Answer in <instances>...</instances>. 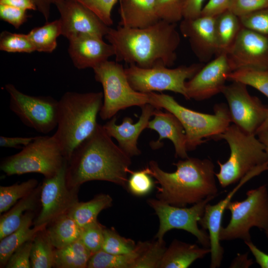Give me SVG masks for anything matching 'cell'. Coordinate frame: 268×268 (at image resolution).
Here are the masks:
<instances>
[{
  "mask_svg": "<svg viewBox=\"0 0 268 268\" xmlns=\"http://www.w3.org/2000/svg\"><path fill=\"white\" fill-rule=\"evenodd\" d=\"M139 255L133 268H159L166 250L164 239L138 242Z\"/></svg>",
  "mask_w": 268,
  "mask_h": 268,
  "instance_id": "836d02e7",
  "label": "cell"
},
{
  "mask_svg": "<svg viewBox=\"0 0 268 268\" xmlns=\"http://www.w3.org/2000/svg\"><path fill=\"white\" fill-rule=\"evenodd\" d=\"M33 239L24 243L12 253L8 260L5 268H31L30 255Z\"/></svg>",
  "mask_w": 268,
  "mask_h": 268,
  "instance_id": "f6af8a7d",
  "label": "cell"
},
{
  "mask_svg": "<svg viewBox=\"0 0 268 268\" xmlns=\"http://www.w3.org/2000/svg\"><path fill=\"white\" fill-rule=\"evenodd\" d=\"M0 4L9 5L26 10H37L33 0H0Z\"/></svg>",
  "mask_w": 268,
  "mask_h": 268,
  "instance_id": "816d5d0a",
  "label": "cell"
},
{
  "mask_svg": "<svg viewBox=\"0 0 268 268\" xmlns=\"http://www.w3.org/2000/svg\"><path fill=\"white\" fill-rule=\"evenodd\" d=\"M67 161L56 175L45 178L41 185V209L33 222L34 226L46 227L69 212L78 202L79 188L70 187L67 182Z\"/></svg>",
  "mask_w": 268,
  "mask_h": 268,
  "instance_id": "4fadbf2b",
  "label": "cell"
},
{
  "mask_svg": "<svg viewBox=\"0 0 268 268\" xmlns=\"http://www.w3.org/2000/svg\"><path fill=\"white\" fill-rule=\"evenodd\" d=\"M176 26L162 20L142 28L119 25L116 28L110 27L105 37L114 48L117 62L144 68L170 67L177 60L181 42Z\"/></svg>",
  "mask_w": 268,
  "mask_h": 268,
  "instance_id": "7a4b0ae2",
  "label": "cell"
},
{
  "mask_svg": "<svg viewBox=\"0 0 268 268\" xmlns=\"http://www.w3.org/2000/svg\"><path fill=\"white\" fill-rule=\"evenodd\" d=\"M92 69L96 81L103 89V103L99 112L101 119H110L120 110L149 103L148 94L131 86L125 68L118 62L107 60Z\"/></svg>",
  "mask_w": 268,
  "mask_h": 268,
  "instance_id": "ba28073f",
  "label": "cell"
},
{
  "mask_svg": "<svg viewBox=\"0 0 268 268\" xmlns=\"http://www.w3.org/2000/svg\"><path fill=\"white\" fill-rule=\"evenodd\" d=\"M209 253L210 248H201L175 239L167 247L159 268H187Z\"/></svg>",
  "mask_w": 268,
  "mask_h": 268,
  "instance_id": "cb8c5ba5",
  "label": "cell"
},
{
  "mask_svg": "<svg viewBox=\"0 0 268 268\" xmlns=\"http://www.w3.org/2000/svg\"><path fill=\"white\" fill-rule=\"evenodd\" d=\"M147 94L149 104L172 113L181 122L185 132L188 151L204 143L205 138L216 139L232 122L229 109L223 103L214 106L213 114H204L184 107L170 95L154 92Z\"/></svg>",
  "mask_w": 268,
  "mask_h": 268,
  "instance_id": "5b68a950",
  "label": "cell"
},
{
  "mask_svg": "<svg viewBox=\"0 0 268 268\" xmlns=\"http://www.w3.org/2000/svg\"><path fill=\"white\" fill-rule=\"evenodd\" d=\"M242 201H230L226 209L231 213L227 225L221 227L220 241L251 240L250 229L268 230V191L266 185L249 190Z\"/></svg>",
  "mask_w": 268,
  "mask_h": 268,
  "instance_id": "9c48e42d",
  "label": "cell"
},
{
  "mask_svg": "<svg viewBox=\"0 0 268 268\" xmlns=\"http://www.w3.org/2000/svg\"><path fill=\"white\" fill-rule=\"evenodd\" d=\"M176 170L167 172L154 160L149 161L148 173L155 179L157 199L172 205L185 207L211 196H217L214 165L209 159L188 157L173 163Z\"/></svg>",
  "mask_w": 268,
  "mask_h": 268,
  "instance_id": "3957f363",
  "label": "cell"
},
{
  "mask_svg": "<svg viewBox=\"0 0 268 268\" xmlns=\"http://www.w3.org/2000/svg\"><path fill=\"white\" fill-rule=\"evenodd\" d=\"M62 35L68 40L82 34L105 37L110 28L92 11L76 0H59Z\"/></svg>",
  "mask_w": 268,
  "mask_h": 268,
  "instance_id": "2e32d148",
  "label": "cell"
},
{
  "mask_svg": "<svg viewBox=\"0 0 268 268\" xmlns=\"http://www.w3.org/2000/svg\"><path fill=\"white\" fill-rule=\"evenodd\" d=\"M0 50L8 53H31L35 51L28 34L3 31L0 34Z\"/></svg>",
  "mask_w": 268,
  "mask_h": 268,
  "instance_id": "74e56055",
  "label": "cell"
},
{
  "mask_svg": "<svg viewBox=\"0 0 268 268\" xmlns=\"http://www.w3.org/2000/svg\"><path fill=\"white\" fill-rule=\"evenodd\" d=\"M268 7V0H230L228 9L241 17Z\"/></svg>",
  "mask_w": 268,
  "mask_h": 268,
  "instance_id": "ee69618b",
  "label": "cell"
},
{
  "mask_svg": "<svg viewBox=\"0 0 268 268\" xmlns=\"http://www.w3.org/2000/svg\"><path fill=\"white\" fill-rule=\"evenodd\" d=\"M221 93L227 101L231 122L245 133L256 135L266 118L268 107L251 95L247 85L240 82L225 85Z\"/></svg>",
  "mask_w": 268,
  "mask_h": 268,
  "instance_id": "5bb4252c",
  "label": "cell"
},
{
  "mask_svg": "<svg viewBox=\"0 0 268 268\" xmlns=\"http://www.w3.org/2000/svg\"><path fill=\"white\" fill-rule=\"evenodd\" d=\"M215 197H209L190 207L172 205L158 199L147 200V204L154 210L159 220L156 239L163 240L165 234L173 229H181L195 236L203 247L209 248V235L204 229L199 228L198 223L206 205Z\"/></svg>",
  "mask_w": 268,
  "mask_h": 268,
  "instance_id": "8fae6325",
  "label": "cell"
},
{
  "mask_svg": "<svg viewBox=\"0 0 268 268\" xmlns=\"http://www.w3.org/2000/svg\"><path fill=\"white\" fill-rule=\"evenodd\" d=\"M121 26L135 28L150 26L160 20L155 0H119Z\"/></svg>",
  "mask_w": 268,
  "mask_h": 268,
  "instance_id": "603a6c76",
  "label": "cell"
},
{
  "mask_svg": "<svg viewBox=\"0 0 268 268\" xmlns=\"http://www.w3.org/2000/svg\"><path fill=\"white\" fill-rule=\"evenodd\" d=\"M4 88L9 96V109L25 126L44 134L57 127L58 101L50 96L25 94L11 83Z\"/></svg>",
  "mask_w": 268,
  "mask_h": 268,
  "instance_id": "7c38bea8",
  "label": "cell"
},
{
  "mask_svg": "<svg viewBox=\"0 0 268 268\" xmlns=\"http://www.w3.org/2000/svg\"><path fill=\"white\" fill-rule=\"evenodd\" d=\"M242 27L240 17L228 9L215 16V31L218 55L227 52Z\"/></svg>",
  "mask_w": 268,
  "mask_h": 268,
  "instance_id": "83f0119b",
  "label": "cell"
},
{
  "mask_svg": "<svg viewBox=\"0 0 268 268\" xmlns=\"http://www.w3.org/2000/svg\"><path fill=\"white\" fill-rule=\"evenodd\" d=\"M113 199L108 194H100L85 202H78L69 211L77 224L82 228L97 220L103 210L112 206Z\"/></svg>",
  "mask_w": 268,
  "mask_h": 268,
  "instance_id": "f1b7e54d",
  "label": "cell"
},
{
  "mask_svg": "<svg viewBox=\"0 0 268 268\" xmlns=\"http://www.w3.org/2000/svg\"><path fill=\"white\" fill-rule=\"evenodd\" d=\"M268 170V163L253 170L243 177L238 184L227 195L226 197L213 205L208 203L199 223L204 230H207L210 240V264L211 268L220 266L223 257L224 249L220 243L219 233L225 209L235 194L248 181L261 173Z\"/></svg>",
  "mask_w": 268,
  "mask_h": 268,
  "instance_id": "e0dca14e",
  "label": "cell"
},
{
  "mask_svg": "<svg viewBox=\"0 0 268 268\" xmlns=\"http://www.w3.org/2000/svg\"><path fill=\"white\" fill-rule=\"evenodd\" d=\"M225 54L232 71L268 70V36L242 27Z\"/></svg>",
  "mask_w": 268,
  "mask_h": 268,
  "instance_id": "9a60e30c",
  "label": "cell"
},
{
  "mask_svg": "<svg viewBox=\"0 0 268 268\" xmlns=\"http://www.w3.org/2000/svg\"><path fill=\"white\" fill-rule=\"evenodd\" d=\"M38 10L48 22L50 15L51 5L59 0H33Z\"/></svg>",
  "mask_w": 268,
  "mask_h": 268,
  "instance_id": "f5cc1de1",
  "label": "cell"
},
{
  "mask_svg": "<svg viewBox=\"0 0 268 268\" xmlns=\"http://www.w3.org/2000/svg\"><path fill=\"white\" fill-rule=\"evenodd\" d=\"M231 72L225 53L216 56L186 82L188 99L201 101L221 93Z\"/></svg>",
  "mask_w": 268,
  "mask_h": 268,
  "instance_id": "ac0fdd59",
  "label": "cell"
},
{
  "mask_svg": "<svg viewBox=\"0 0 268 268\" xmlns=\"http://www.w3.org/2000/svg\"><path fill=\"white\" fill-rule=\"evenodd\" d=\"M136 243L132 239L120 235L114 228L104 229V240L102 250L107 253L121 255L132 253Z\"/></svg>",
  "mask_w": 268,
  "mask_h": 268,
  "instance_id": "8d00e7d4",
  "label": "cell"
},
{
  "mask_svg": "<svg viewBox=\"0 0 268 268\" xmlns=\"http://www.w3.org/2000/svg\"><path fill=\"white\" fill-rule=\"evenodd\" d=\"M34 137H8L0 136V146L5 148L22 149L35 138Z\"/></svg>",
  "mask_w": 268,
  "mask_h": 268,
  "instance_id": "c3c4849f",
  "label": "cell"
},
{
  "mask_svg": "<svg viewBox=\"0 0 268 268\" xmlns=\"http://www.w3.org/2000/svg\"><path fill=\"white\" fill-rule=\"evenodd\" d=\"M257 135L258 139L264 145L265 151L268 156V129L259 132Z\"/></svg>",
  "mask_w": 268,
  "mask_h": 268,
  "instance_id": "db71d44e",
  "label": "cell"
},
{
  "mask_svg": "<svg viewBox=\"0 0 268 268\" xmlns=\"http://www.w3.org/2000/svg\"><path fill=\"white\" fill-rule=\"evenodd\" d=\"M45 230L54 247L58 249L78 240L81 228L68 212L47 225Z\"/></svg>",
  "mask_w": 268,
  "mask_h": 268,
  "instance_id": "4316f807",
  "label": "cell"
},
{
  "mask_svg": "<svg viewBox=\"0 0 268 268\" xmlns=\"http://www.w3.org/2000/svg\"><path fill=\"white\" fill-rule=\"evenodd\" d=\"M230 0H208L204 5L201 15L216 16L228 8Z\"/></svg>",
  "mask_w": 268,
  "mask_h": 268,
  "instance_id": "7dc6e473",
  "label": "cell"
},
{
  "mask_svg": "<svg viewBox=\"0 0 268 268\" xmlns=\"http://www.w3.org/2000/svg\"><path fill=\"white\" fill-rule=\"evenodd\" d=\"M242 26L268 36V7L240 17Z\"/></svg>",
  "mask_w": 268,
  "mask_h": 268,
  "instance_id": "b9f144b4",
  "label": "cell"
},
{
  "mask_svg": "<svg viewBox=\"0 0 268 268\" xmlns=\"http://www.w3.org/2000/svg\"><path fill=\"white\" fill-rule=\"evenodd\" d=\"M203 66V63H200L173 68L163 66L144 68L131 65L125 70L130 85L137 91L148 93L170 91L180 94L188 99L186 82Z\"/></svg>",
  "mask_w": 268,
  "mask_h": 268,
  "instance_id": "30bf717a",
  "label": "cell"
},
{
  "mask_svg": "<svg viewBox=\"0 0 268 268\" xmlns=\"http://www.w3.org/2000/svg\"><path fill=\"white\" fill-rule=\"evenodd\" d=\"M141 112L138 120L133 123L132 119L126 117L120 125L116 124V116L103 126L107 133L114 137L118 145L130 156L139 155L141 151L137 146V140L142 132L147 128L155 108L147 103L140 107Z\"/></svg>",
  "mask_w": 268,
  "mask_h": 268,
  "instance_id": "44dd1931",
  "label": "cell"
},
{
  "mask_svg": "<svg viewBox=\"0 0 268 268\" xmlns=\"http://www.w3.org/2000/svg\"><path fill=\"white\" fill-rule=\"evenodd\" d=\"M153 116L147 127L157 132L159 135L158 139L153 143V148H158V144L160 140L168 139L174 146L176 157L182 159L189 157L185 132L177 118L172 113L167 111L164 112L160 109H155Z\"/></svg>",
  "mask_w": 268,
  "mask_h": 268,
  "instance_id": "7402d4cb",
  "label": "cell"
},
{
  "mask_svg": "<svg viewBox=\"0 0 268 268\" xmlns=\"http://www.w3.org/2000/svg\"><path fill=\"white\" fill-rule=\"evenodd\" d=\"M41 185L16 202L0 218V240L16 230L20 225L25 214L35 211L40 201Z\"/></svg>",
  "mask_w": 268,
  "mask_h": 268,
  "instance_id": "484cf974",
  "label": "cell"
},
{
  "mask_svg": "<svg viewBox=\"0 0 268 268\" xmlns=\"http://www.w3.org/2000/svg\"><path fill=\"white\" fill-rule=\"evenodd\" d=\"M27 11L11 5L0 4V18L15 28H19L27 20Z\"/></svg>",
  "mask_w": 268,
  "mask_h": 268,
  "instance_id": "bcb514c9",
  "label": "cell"
},
{
  "mask_svg": "<svg viewBox=\"0 0 268 268\" xmlns=\"http://www.w3.org/2000/svg\"><path fill=\"white\" fill-rule=\"evenodd\" d=\"M265 233L266 236L268 238V230L265 231Z\"/></svg>",
  "mask_w": 268,
  "mask_h": 268,
  "instance_id": "9f6ffc18",
  "label": "cell"
},
{
  "mask_svg": "<svg viewBox=\"0 0 268 268\" xmlns=\"http://www.w3.org/2000/svg\"><path fill=\"white\" fill-rule=\"evenodd\" d=\"M76 0L92 11L107 26L113 24L112 10L118 0Z\"/></svg>",
  "mask_w": 268,
  "mask_h": 268,
  "instance_id": "7bdbcfd3",
  "label": "cell"
},
{
  "mask_svg": "<svg viewBox=\"0 0 268 268\" xmlns=\"http://www.w3.org/2000/svg\"><path fill=\"white\" fill-rule=\"evenodd\" d=\"M92 254L79 239L60 249H55L54 267L85 268Z\"/></svg>",
  "mask_w": 268,
  "mask_h": 268,
  "instance_id": "f546056e",
  "label": "cell"
},
{
  "mask_svg": "<svg viewBox=\"0 0 268 268\" xmlns=\"http://www.w3.org/2000/svg\"><path fill=\"white\" fill-rule=\"evenodd\" d=\"M68 41L69 55L74 66L79 69L93 68L115 55L112 45L97 35H79Z\"/></svg>",
  "mask_w": 268,
  "mask_h": 268,
  "instance_id": "ffe728a7",
  "label": "cell"
},
{
  "mask_svg": "<svg viewBox=\"0 0 268 268\" xmlns=\"http://www.w3.org/2000/svg\"><path fill=\"white\" fill-rule=\"evenodd\" d=\"M28 35L35 51L52 53L57 46V38L62 35V27L59 19L47 22L44 25L32 29Z\"/></svg>",
  "mask_w": 268,
  "mask_h": 268,
  "instance_id": "4dcf8cb0",
  "label": "cell"
},
{
  "mask_svg": "<svg viewBox=\"0 0 268 268\" xmlns=\"http://www.w3.org/2000/svg\"><path fill=\"white\" fill-rule=\"evenodd\" d=\"M179 30L186 38L194 55L200 63L210 62L218 55L215 31V16L201 15L193 19L183 18Z\"/></svg>",
  "mask_w": 268,
  "mask_h": 268,
  "instance_id": "d6986e66",
  "label": "cell"
},
{
  "mask_svg": "<svg viewBox=\"0 0 268 268\" xmlns=\"http://www.w3.org/2000/svg\"><path fill=\"white\" fill-rule=\"evenodd\" d=\"M67 161L54 135L37 136L20 152L3 159L0 169L7 176L37 173L48 178L56 175Z\"/></svg>",
  "mask_w": 268,
  "mask_h": 268,
  "instance_id": "52a82bcc",
  "label": "cell"
},
{
  "mask_svg": "<svg viewBox=\"0 0 268 268\" xmlns=\"http://www.w3.org/2000/svg\"><path fill=\"white\" fill-rule=\"evenodd\" d=\"M228 80L251 86L268 98V70L240 69L231 72Z\"/></svg>",
  "mask_w": 268,
  "mask_h": 268,
  "instance_id": "d590c367",
  "label": "cell"
},
{
  "mask_svg": "<svg viewBox=\"0 0 268 268\" xmlns=\"http://www.w3.org/2000/svg\"><path fill=\"white\" fill-rule=\"evenodd\" d=\"M255 258L256 262L262 268H268V254L258 248L251 240L244 242Z\"/></svg>",
  "mask_w": 268,
  "mask_h": 268,
  "instance_id": "f907efd6",
  "label": "cell"
},
{
  "mask_svg": "<svg viewBox=\"0 0 268 268\" xmlns=\"http://www.w3.org/2000/svg\"><path fill=\"white\" fill-rule=\"evenodd\" d=\"M103 103L102 92L68 91L58 101L57 129L53 135L67 160L94 131Z\"/></svg>",
  "mask_w": 268,
  "mask_h": 268,
  "instance_id": "277c9868",
  "label": "cell"
},
{
  "mask_svg": "<svg viewBox=\"0 0 268 268\" xmlns=\"http://www.w3.org/2000/svg\"><path fill=\"white\" fill-rule=\"evenodd\" d=\"M131 157L113 142L103 126L98 124L67 160V185L79 188L87 182L99 180L127 188Z\"/></svg>",
  "mask_w": 268,
  "mask_h": 268,
  "instance_id": "6da1fadb",
  "label": "cell"
},
{
  "mask_svg": "<svg viewBox=\"0 0 268 268\" xmlns=\"http://www.w3.org/2000/svg\"><path fill=\"white\" fill-rule=\"evenodd\" d=\"M187 0H155V10L160 20L177 24L183 19Z\"/></svg>",
  "mask_w": 268,
  "mask_h": 268,
  "instance_id": "f35d334b",
  "label": "cell"
},
{
  "mask_svg": "<svg viewBox=\"0 0 268 268\" xmlns=\"http://www.w3.org/2000/svg\"><path fill=\"white\" fill-rule=\"evenodd\" d=\"M267 129H268V112L265 121L257 131L256 134L259 132L266 130Z\"/></svg>",
  "mask_w": 268,
  "mask_h": 268,
  "instance_id": "11a10c76",
  "label": "cell"
},
{
  "mask_svg": "<svg viewBox=\"0 0 268 268\" xmlns=\"http://www.w3.org/2000/svg\"><path fill=\"white\" fill-rule=\"evenodd\" d=\"M34 211L27 212L20 226L13 232L0 240V267L5 268L12 253L27 241L33 239L37 233L46 227L34 226Z\"/></svg>",
  "mask_w": 268,
  "mask_h": 268,
  "instance_id": "d4e9b609",
  "label": "cell"
},
{
  "mask_svg": "<svg viewBox=\"0 0 268 268\" xmlns=\"http://www.w3.org/2000/svg\"><path fill=\"white\" fill-rule=\"evenodd\" d=\"M127 188L131 193L137 196L148 194L153 189L154 183L148 173V168L136 171H131Z\"/></svg>",
  "mask_w": 268,
  "mask_h": 268,
  "instance_id": "60d3db41",
  "label": "cell"
},
{
  "mask_svg": "<svg viewBox=\"0 0 268 268\" xmlns=\"http://www.w3.org/2000/svg\"><path fill=\"white\" fill-rule=\"evenodd\" d=\"M38 185L35 179H30L21 183L0 187V213L8 210L19 200L30 194Z\"/></svg>",
  "mask_w": 268,
  "mask_h": 268,
  "instance_id": "e575fe53",
  "label": "cell"
},
{
  "mask_svg": "<svg viewBox=\"0 0 268 268\" xmlns=\"http://www.w3.org/2000/svg\"><path fill=\"white\" fill-rule=\"evenodd\" d=\"M138 255L139 247L137 243L134 250L127 254H112L101 250L92 255L87 268H133Z\"/></svg>",
  "mask_w": 268,
  "mask_h": 268,
  "instance_id": "d6a6232c",
  "label": "cell"
},
{
  "mask_svg": "<svg viewBox=\"0 0 268 268\" xmlns=\"http://www.w3.org/2000/svg\"><path fill=\"white\" fill-rule=\"evenodd\" d=\"M45 228L38 232L33 239L30 255L32 268L54 267L55 250Z\"/></svg>",
  "mask_w": 268,
  "mask_h": 268,
  "instance_id": "1f68e13d",
  "label": "cell"
},
{
  "mask_svg": "<svg viewBox=\"0 0 268 268\" xmlns=\"http://www.w3.org/2000/svg\"><path fill=\"white\" fill-rule=\"evenodd\" d=\"M224 139L230 153L224 163L217 161L220 170L216 178L222 188L239 181L254 169L268 162L265 147L256 134L245 133L235 124L230 125L216 140Z\"/></svg>",
  "mask_w": 268,
  "mask_h": 268,
  "instance_id": "8992f818",
  "label": "cell"
},
{
  "mask_svg": "<svg viewBox=\"0 0 268 268\" xmlns=\"http://www.w3.org/2000/svg\"><path fill=\"white\" fill-rule=\"evenodd\" d=\"M105 227L97 220L81 228L79 239L92 255L102 250Z\"/></svg>",
  "mask_w": 268,
  "mask_h": 268,
  "instance_id": "ab89813d",
  "label": "cell"
},
{
  "mask_svg": "<svg viewBox=\"0 0 268 268\" xmlns=\"http://www.w3.org/2000/svg\"><path fill=\"white\" fill-rule=\"evenodd\" d=\"M205 0H187L183 13V18L193 19L201 15Z\"/></svg>",
  "mask_w": 268,
  "mask_h": 268,
  "instance_id": "681fc988",
  "label": "cell"
}]
</instances>
